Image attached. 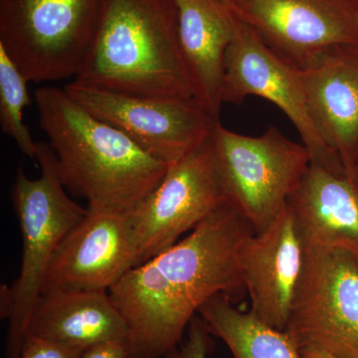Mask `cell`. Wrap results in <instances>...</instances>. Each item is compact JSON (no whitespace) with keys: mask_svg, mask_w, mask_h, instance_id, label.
I'll list each match as a JSON object with an SVG mask.
<instances>
[{"mask_svg":"<svg viewBox=\"0 0 358 358\" xmlns=\"http://www.w3.org/2000/svg\"><path fill=\"white\" fill-rule=\"evenodd\" d=\"M254 232L227 203L192 232L129 270L109 293L129 329L131 358L166 357L216 294L243 291L240 249Z\"/></svg>","mask_w":358,"mask_h":358,"instance_id":"obj_1","label":"cell"},{"mask_svg":"<svg viewBox=\"0 0 358 358\" xmlns=\"http://www.w3.org/2000/svg\"><path fill=\"white\" fill-rule=\"evenodd\" d=\"M34 95L61 182L86 199L89 209L131 213L162 182L169 164L92 115L65 89L43 87Z\"/></svg>","mask_w":358,"mask_h":358,"instance_id":"obj_2","label":"cell"},{"mask_svg":"<svg viewBox=\"0 0 358 358\" xmlns=\"http://www.w3.org/2000/svg\"><path fill=\"white\" fill-rule=\"evenodd\" d=\"M75 83L124 95L190 98L174 0H102Z\"/></svg>","mask_w":358,"mask_h":358,"instance_id":"obj_3","label":"cell"},{"mask_svg":"<svg viewBox=\"0 0 358 358\" xmlns=\"http://www.w3.org/2000/svg\"><path fill=\"white\" fill-rule=\"evenodd\" d=\"M35 159L41 171L39 178H28L20 166L11 192L23 250L17 279L10 287L2 286L0 296V317L8 320L7 358H20L52 259L68 233L88 212L68 196L48 143H38Z\"/></svg>","mask_w":358,"mask_h":358,"instance_id":"obj_4","label":"cell"},{"mask_svg":"<svg viewBox=\"0 0 358 358\" xmlns=\"http://www.w3.org/2000/svg\"><path fill=\"white\" fill-rule=\"evenodd\" d=\"M210 143L226 203L254 232L265 229L279 215L312 164L306 145L274 126L262 136H248L218 121Z\"/></svg>","mask_w":358,"mask_h":358,"instance_id":"obj_5","label":"cell"},{"mask_svg":"<svg viewBox=\"0 0 358 358\" xmlns=\"http://www.w3.org/2000/svg\"><path fill=\"white\" fill-rule=\"evenodd\" d=\"M102 0H0V45L36 83L76 76Z\"/></svg>","mask_w":358,"mask_h":358,"instance_id":"obj_6","label":"cell"},{"mask_svg":"<svg viewBox=\"0 0 358 358\" xmlns=\"http://www.w3.org/2000/svg\"><path fill=\"white\" fill-rule=\"evenodd\" d=\"M285 331L301 350L358 358L357 256L306 247Z\"/></svg>","mask_w":358,"mask_h":358,"instance_id":"obj_7","label":"cell"},{"mask_svg":"<svg viewBox=\"0 0 358 358\" xmlns=\"http://www.w3.org/2000/svg\"><path fill=\"white\" fill-rule=\"evenodd\" d=\"M66 92L101 121L128 136L154 159L171 164L210 138L215 119L194 98H148L71 82Z\"/></svg>","mask_w":358,"mask_h":358,"instance_id":"obj_8","label":"cell"},{"mask_svg":"<svg viewBox=\"0 0 358 358\" xmlns=\"http://www.w3.org/2000/svg\"><path fill=\"white\" fill-rule=\"evenodd\" d=\"M225 203L209 138L169 164L162 182L129 213L138 265L173 246L181 235L194 229Z\"/></svg>","mask_w":358,"mask_h":358,"instance_id":"obj_9","label":"cell"},{"mask_svg":"<svg viewBox=\"0 0 358 358\" xmlns=\"http://www.w3.org/2000/svg\"><path fill=\"white\" fill-rule=\"evenodd\" d=\"M249 96L265 99L285 113L312 155L313 164L345 176L341 159L326 147L313 126L299 69L275 55L251 27L238 20L226 54L222 102L238 105Z\"/></svg>","mask_w":358,"mask_h":358,"instance_id":"obj_10","label":"cell"},{"mask_svg":"<svg viewBox=\"0 0 358 358\" xmlns=\"http://www.w3.org/2000/svg\"><path fill=\"white\" fill-rule=\"evenodd\" d=\"M357 0H240L233 13L296 69L339 45L358 44Z\"/></svg>","mask_w":358,"mask_h":358,"instance_id":"obj_11","label":"cell"},{"mask_svg":"<svg viewBox=\"0 0 358 358\" xmlns=\"http://www.w3.org/2000/svg\"><path fill=\"white\" fill-rule=\"evenodd\" d=\"M138 265L129 213L89 209L52 259L42 294L109 292Z\"/></svg>","mask_w":358,"mask_h":358,"instance_id":"obj_12","label":"cell"},{"mask_svg":"<svg viewBox=\"0 0 358 358\" xmlns=\"http://www.w3.org/2000/svg\"><path fill=\"white\" fill-rule=\"evenodd\" d=\"M306 247L289 204L240 249V268L251 308L268 326L286 331Z\"/></svg>","mask_w":358,"mask_h":358,"instance_id":"obj_13","label":"cell"},{"mask_svg":"<svg viewBox=\"0 0 358 358\" xmlns=\"http://www.w3.org/2000/svg\"><path fill=\"white\" fill-rule=\"evenodd\" d=\"M299 72L313 126L345 171L358 148V45L333 47Z\"/></svg>","mask_w":358,"mask_h":358,"instance_id":"obj_14","label":"cell"},{"mask_svg":"<svg viewBox=\"0 0 358 358\" xmlns=\"http://www.w3.org/2000/svg\"><path fill=\"white\" fill-rule=\"evenodd\" d=\"M178 38L193 95L215 119L220 117L226 54L237 18L217 0H174Z\"/></svg>","mask_w":358,"mask_h":358,"instance_id":"obj_15","label":"cell"},{"mask_svg":"<svg viewBox=\"0 0 358 358\" xmlns=\"http://www.w3.org/2000/svg\"><path fill=\"white\" fill-rule=\"evenodd\" d=\"M288 204L306 247L358 257V194L346 176L312 162Z\"/></svg>","mask_w":358,"mask_h":358,"instance_id":"obj_16","label":"cell"},{"mask_svg":"<svg viewBox=\"0 0 358 358\" xmlns=\"http://www.w3.org/2000/svg\"><path fill=\"white\" fill-rule=\"evenodd\" d=\"M77 350L129 341V329L109 292L42 294L33 308L26 336Z\"/></svg>","mask_w":358,"mask_h":358,"instance_id":"obj_17","label":"cell"},{"mask_svg":"<svg viewBox=\"0 0 358 358\" xmlns=\"http://www.w3.org/2000/svg\"><path fill=\"white\" fill-rule=\"evenodd\" d=\"M213 336L229 348L231 358H303L285 331L243 312L226 294H216L199 312Z\"/></svg>","mask_w":358,"mask_h":358,"instance_id":"obj_18","label":"cell"},{"mask_svg":"<svg viewBox=\"0 0 358 358\" xmlns=\"http://www.w3.org/2000/svg\"><path fill=\"white\" fill-rule=\"evenodd\" d=\"M29 80L0 45V126L2 133L13 138L20 152L35 159L38 143L23 122V110L30 105Z\"/></svg>","mask_w":358,"mask_h":358,"instance_id":"obj_19","label":"cell"},{"mask_svg":"<svg viewBox=\"0 0 358 358\" xmlns=\"http://www.w3.org/2000/svg\"><path fill=\"white\" fill-rule=\"evenodd\" d=\"M187 336L164 358H207L212 348L211 333L201 317H195L188 327Z\"/></svg>","mask_w":358,"mask_h":358,"instance_id":"obj_20","label":"cell"},{"mask_svg":"<svg viewBox=\"0 0 358 358\" xmlns=\"http://www.w3.org/2000/svg\"><path fill=\"white\" fill-rule=\"evenodd\" d=\"M84 352L27 334L20 358H79Z\"/></svg>","mask_w":358,"mask_h":358,"instance_id":"obj_21","label":"cell"},{"mask_svg":"<svg viewBox=\"0 0 358 358\" xmlns=\"http://www.w3.org/2000/svg\"><path fill=\"white\" fill-rule=\"evenodd\" d=\"M79 358H131L129 341H109L92 346Z\"/></svg>","mask_w":358,"mask_h":358,"instance_id":"obj_22","label":"cell"},{"mask_svg":"<svg viewBox=\"0 0 358 358\" xmlns=\"http://www.w3.org/2000/svg\"><path fill=\"white\" fill-rule=\"evenodd\" d=\"M345 176L358 194V148L350 164L346 166Z\"/></svg>","mask_w":358,"mask_h":358,"instance_id":"obj_23","label":"cell"},{"mask_svg":"<svg viewBox=\"0 0 358 358\" xmlns=\"http://www.w3.org/2000/svg\"><path fill=\"white\" fill-rule=\"evenodd\" d=\"M301 352L303 358H339L331 353L315 350V348H306V350H301Z\"/></svg>","mask_w":358,"mask_h":358,"instance_id":"obj_24","label":"cell"},{"mask_svg":"<svg viewBox=\"0 0 358 358\" xmlns=\"http://www.w3.org/2000/svg\"><path fill=\"white\" fill-rule=\"evenodd\" d=\"M217 1L219 3L222 4V6L227 7L233 13L240 0H217Z\"/></svg>","mask_w":358,"mask_h":358,"instance_id":"obj_25","label":"cell"},{"mask_svg":"<svg viewBox=\"0 0 358 358\" xmlns=\"http://www.w3.org/2000/svg\"><path fill=\"white\" fill-rule=\"evenodd\" d=\"M355 11H357V31H358V0H357V3H355Z\"/></svg>","mask_w":358,"mask_h":358,"instance_id":"obj_26","label":"cell"},{"mask_svg":"<svg viewBox=\"0 0 358 358\" xmlns=\"http://www.w3.org/2000/svg\"><path fill=\"white\" fill-rule=\"evenodd\" d=\"M357 260H358V257H357Z\"/></svg>","mask_w":358,"mask_h":358,"instance_id":"obj_27","label":"cell"}]
</instances>
